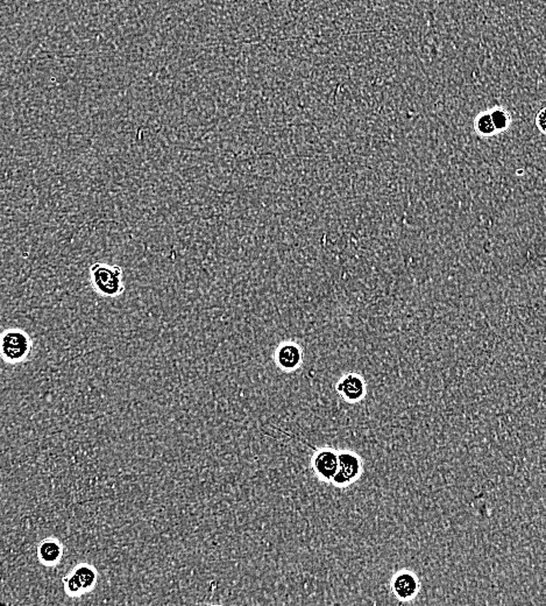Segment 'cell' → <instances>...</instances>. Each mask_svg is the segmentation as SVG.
I'll return each instance as SVG.
<instances>
[{
  "label": "cell",
  "mask_w": 546,
  "mask_h": 606,
  "mask_svg": "<svg viewBox=\"0 0 546 606\" xmlns=\"http://www.w3.org/2000/svg\"><path fill=\"white\" fill-rule=\"evenodd\" d=\"M311 468L318 479L331 483L338 470V451L331 448H323L316 451L311 459Z\"/></svg>",
  "instance_id": "6"
},
{
  "label": "cell",
  "mask_w": 546,
  "mask_h": 606,
  "mask_svg": "<svg viewBox=\"0 0 546 606\" xmlns=\"http://www.w3.org/2000/svg\"><path fill=\"white\" fill-rule=\"evenodd\" d=\"M362 459L355 451H338V470L331 484L336 488H347L358 481L362 475Z\"/></svg>",
  "instance_id": "3"
},
{
  "label": "cell",
  "mask_w": 546,
  "mask_h": 606,
  "mask_svg": "<svg viewBox=\"0 0 546 606\" xmlns=\"http://www.w3.org/2000/svg\"><path fill=\"white\" fill-rule=\"evenodd\" d=\"M391 591L399 602H410L417 597L421 590V582L416 573L410 570L396 573L390 583Z\"/></svg>",
  "instance_id": "5"
},
{
  "label": "cell",
  "mask_w": 546,
  "mask_h": 606,
  "mask_svg": "<svg viewBox=\"0 0 546 606\" xmlns=\"http://www.w3.org/2000/svg\"><path fill=\"white\" fill-rule=\"evenodd\" d=\"M474 129H476V134L482 136V137H491V136L496 134L489 111L481 112L478 115L476 122H474Z\"/></svg>",
  "instance_id": "11"
},
{
  "label": "cell",
  "mask_w": 546,
  "mask_h": 606,
  "mask_svg": "<svg viewBox=\"0 0 546 606\" xmlns=\"http://www.w3.org/2000/svg\"><path fill=\"white\" fill-rule=\"evenodd\" d=\"M337 392L347 403H359L365 398L367 393L365 379L355 372L345 374L337 384Z\"/></svg>",
  "instance_id": "8"
},
{
  "label": "cell",
  "mask_w": 546,
  "mask_h": 606,
  "mask_svg": "<svg viewBox=\"0 0 546 606\" xmlns=\"http://www.w3.org/2000/svg\"><path fill=\"white\" fill-rule=\"evenodd\" d=\"M90 277L93 288L104 297H115L124 292L122 270L109 264H93L90 268Z\"/></svg>",
  "instance_id": "1"
},
{
  "label": "cell",
  "mask_w": 546,
  "mask_h": 606,
  "mask_svg": "<svg viewBox=\"0 0 546 606\" xmlns=\"http://www.w3.org/2000/svg\"><path fill=\"white\" fill-rule=\"evenodd\" d=\"M98 582V571L89 563H79L70 573L63 578L66 594L70 597H79L93 591Z\"/></svg>",
  "instance_id": "2"
},
{
  "label": "cell",
  "mask_w": 546,
  "mask_h": 606,
  "mask_svg": "<svg viewBox=\"0 0 546 606\" xmlns=\"http://www.w3.org/2000/svg\"><path fill=\"white\" fill-rule=\"evenodd\" d=\"M545 107H543L539 110L538 113L536 116L535 122L537 129L540 131V134H545L546 132V122H545Z\"/></svg>",
  "instance_id": "12"
},
{
  "label": "cell",
  "mask_w": 546,
  "mask_h": 606,
  "mask_svg": "<svg viewBox=\"0 0 546 606\" xmlns=\"http://www.w3.org/2000/svg\"><path fill=\"white\" fill-rule=\"evenodd\" d=\"M277 367L283 372H292L301 367L303 362V349L299 343L287 340L281 343L274 354Z\"/></svg>",
  "instance_id": "7"
},
{
  "label": "cell",
  "mask_w": 546,
  "mask_h": 606,
  "mask_svg": "<svg viewBox=\"0 0 546 606\" xmlns=\"http://www.w3.org/2000/svg\"><path fill=\"white\" fill-rule=\"evenodd\" d=\"M63 556V546L59 540L54 538L45 539L37 548L39 561L46 567L56 566Z\"/></svg>",
  "instance_id": "9"
},
{
  "label": "cell",
  "mask_w": 546,
  "mask_h": 606,
  "mask_svg": "<svg viewBox=\"0 0 546 606\" xmlns=\"http://www.w3.org/2000/svg\"><path fill=\"white\" fill-rule=\"evenodd\" d=\"M491 113V122L494 124L495 131L496 134H502L506 132L507 129H509L511 125V116L509 112L507 111L503 107H494L493 110L489 111Z\"/></svg>",
  "instance_id": "10"
},
{
  "label": "cell",
  "mask_w": 546,
  "mask_h": 606,
  "mask_svg": "<svg viewBox=\"0 0 546 606\" xmlns=\"http://www.w3.org/2000/svg\"><path fill=\"white\" fill-rule=\"evenodd\" d=\"M30 350V338L19 330L8 331L0 338V355L6 362H21L28 356Z\"/></svg>",
  "instance_id": "4"
}]
</instances>
